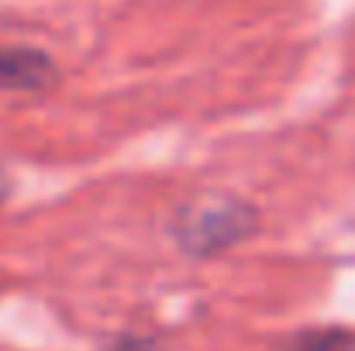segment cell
<instances>
[{
  "label": "cell",
  "mask_w": 355,
  "mask_h": 351,
  "mask_svg": "<svg viewBox=\"0 0 355 351\" xmlns=\"http://www.w3.org/2000/svg\"><path fill=\"white\" fill-rule=\"evenodd\" d=\"M252 210L235 197H200L176 217V237L187 251L211 255L252 231Z\"/></svg>",
  "instance_id": "6da1fadb"
},
{
  "label": "cell",
  "mask_w": 355,
  "mask_h": 351,
  "mask_svg": "<svg viewBox=\"0 0 355 351\" xmlns=\"http://www.w3.org/2000/svg\"><path fill=\"white\" fill-rule=\"evenodd\" d=\"M55 83V62L42 48L7 45L0 48V90L3 93H38Z\"/></svg>",
  "instance_id": "7a4b0ae2"
},
{
  "label": "cell",
  "mask_w": 355,
  "mask_h": 351,
  "mask_svg": "<svg viewBox=\"0 0 355 351\" xmlns=\"http://www.w3.org/2000/svg\"><path fill=\"white\" fill-rule=\"evenodd\" d=\"M290 351H355V334L352 331H311L304 338L293 341Z\"/></svg>",
  "instance_id": "3957f363"
}]
</instances>
